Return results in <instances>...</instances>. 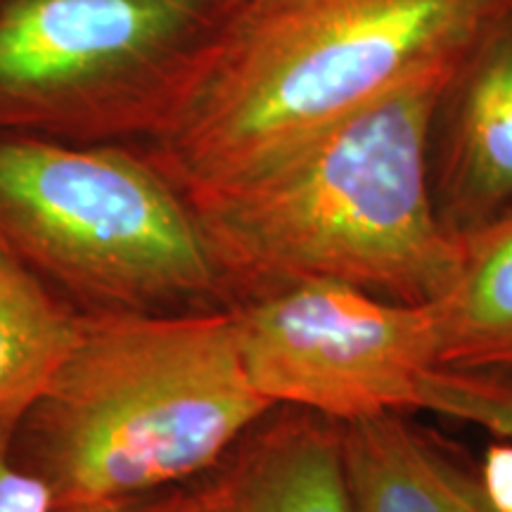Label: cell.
<instances>
[{
	"label": "cell",
	"mask_w": 512,
	"mask_h": 512,
	"mask_svg": "<svg viewBox=\"0 0 512 512\" xmlns=\"http://www.w3.org/2000/svg\"><path fill=\"white\" fill-rule=\"evenodd\" d=\"M458 53L233 181L183 195L228 306L342 283L401 304L446 290L458 240L430 185V128Z\"/></svg>",
	"instance_id": "6da1fadb"
},
{
	"label": "cell",
	"mask_w": 512,
	"mask_h": 512,
	"mask_svg": "<svg viewBox=\"0 0 512 512\" xmlns=\"http://www.w3.org/2000/svg\"><path fill=\"white\" fill-rule=\"evenodd\" d=\"M486 0H226L133 147L181 192L233 181L458 53Z\"/></svg>",
	"instance_id": "7a4b0ae2"
},
{
	"label": "cell",
	"mask_w": 512,
	"mask_h": 512,
	"mask_svg": "<svg viewBox=\"0 0 512 512\" xmlns=\"http://www.w3.org/2000/svg\"><path fill=\"white\" fill-rule=\"evenodd\" d=\"M273 408L230 306L95 313L17 422L12 456L55 512L112 508L195 482Z\"/></svg>",
	"instance_id": "3957f363"
},
{
	"label": "cell",
	"mask_w": 512,
	"mask_h": 512,
	"mask_svg": "<svg viewBox=\"0 0 512 512\" xmlns=\"http://www.w3.org/2000/svg\"><path fill=\"white\" fill-rule=\"evenodd\" d=\"M0 254L79 316L228 306L188 202L133 145L0 133Z\"/></svg>",
	"instance_id": "277c9868"
},
{
	"label": "cell",
	"mask_w": 512,
	"mask_h": 512,
	"mask_svg": "<svg viewBox=\"0 0 512 512\" xmlns=\"http://www.w3.org/2000/svg\"><path fill=\"white\" fill-rule=\"evenodd\" d=\"M226 0H0V133L150 136Z\"/></svg>",
	"instance_id": "5b68a950"
},
{
	"label": "cell",
	"mask_w": 512,
	"mask_h": 512,
	"mask_svg": "<svg viewBox=\"0 0 512 512\" xmlns=\"http://www.w3.org/2000/svg\"><path fill=\"white\" fill-rule=\"evenodd\" d=\"M230 309L249 382L273 406L335 422L418 411L422 377L439 366L427 304L342 283H297Z\"/></svg>",
	"instance_id": "8992f818"
},
{
	"label": "cell",
	"mask_w": 512,
	"mask_h": 512,
	"mask_svg": "<svg viewBox=\"0 0 512 512\" xmlns=\"http://www.w3.org/2000/svg\"><path fill=\"white\" fill-rule=\"evenodd\" d=\"M430 185L453 240L512 214V0H486L432 114Z\"/></svg>",
	"instance_id": "52a82bcc"
},
{
	"label": "cell",
	"mask_w": 512,
	"mask_h": 512,
	"mask_svg": "<svg viewBox=\"0 0 512 512\" xmlns=\"http://www.w3.org/2000/svg\"><path fill=\"white\" fill-rule=\"evenodd\" d=\"M185 491L190 512H351L339 422L275 406Z\"/></svg>",
	"instance_id": "ba28073f"
},
{
	"label": "cell",
	"mask_w": 512,
	"mask_h": 512,
	"mask_svg": "<svg viewBox=\"0 0 512 512\" xmlns=\"http://www.w3.org/2000/svg\"><path fill=\"white\" fill-rule=\"evenodd\" d=\"M351 512H496L482 479L403 413L339 422Z\"/></svg>",
	"instance_id": "9c48e42d"
},
{
	"label": "cell",
	"mask_w": 512,
	"mask_h": 512,
	"mask_svg": "<svg viewBox=\"0 0 512 512\" xmlns=\"http://www.w3.org/2000/svg\"><path fill=\"white\" fill-rule=\"evenodd\" d=\"M427 306L437 368H512V214L458 240L451 280Z\"/></svg>",
	"instance_id": "30bf717a"
},
{
	"label": "cell",
	"mask_w": 512,
	"mask_h": 512,
	"mask_svg": "<svg viewBox=\"0 0 512 512\" xmlns=\"http://www.w3.org/2000/svg\"><path fill=\"white\" fill-rule=\"evenodd\" d=\"M81 316L0 254V422H17L53 380Z\"/></svg>",
	"instance_id": "8fae6325"
},
{
	"label": "cell",
	"mask_w": 512,
	"mask_h": 512,
	"mask_svg": "<svg viewBox=\"0 0 512 512\" xmlns=\"http://www.w3.org/2000/svg\"><path fill=\"white\" fill-rule=\"evenodd\" d=\"M418 411L512 439V368H432L422 377Z\"/></svg>",
	"instance_id": "7c38bea8"
},
{
	"label": "cell",
	"mask_w": 512,
	"mask_h": 512,
	"mask_svg": "<svg viewBox=\"0 0 512 512\" xmlns=\"http://www.w3.org/2000/svg\"><path fill=\"white\" fill-rule=\"evenodd\" d=\"M15 422H0V512H55L48 486L12 456Z\"/></svg>",
	"instance_id": "4fadbf2b"
},
{
	"label": "cell",
	"mask_w": 512,
	"mask_h": 512,
	"mask_svg": "<svg viewBox=\"0 0 512 512\" xmlns=\"http://www.w3.org/2000/svg\"><path fill=\"white\" fill-rule=\"evenodd\" d=\"M479 479L496 512H512V439L486 448Z\"/></svg>",
	"instance_id": "5bb4252c"
},
{
	"label": "cell",
	"mask_w": 512,
	"mask_h": 512,
	"mask_svg": "<svg viewBox=\"0 0 512 512\" xmlns=\"http://www.w3.org/2000/svg\"><path fill=\"white\" fill-rule=\"evenodd\" d=\"M88 512H190V501L185 486H176V489L159 491V494L138 498V501Z\"/></svg>",
	"instance_id": "9a60e30c"
}]
</instances>
